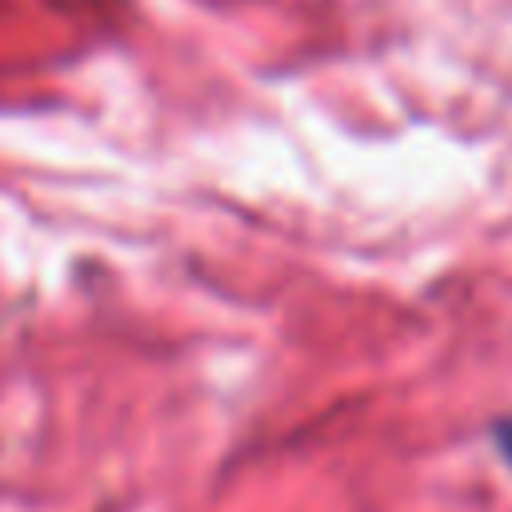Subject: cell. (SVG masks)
Masks as SVG:
<instances>
[{"mask_svg":"<svg viewBox=\"0 0 512 512\" xmlns=\"http://www.w3.org/2000/svg\"><path fill=\"white\" fill-rule=\"evenodd\" d=\"M496 444H500V452H504V460H508V468H512V420L496 424Z\"/></svg>","mask_w":512,"mask_h":512,"instance_id":"1","label":"cell"}]
</instances>
